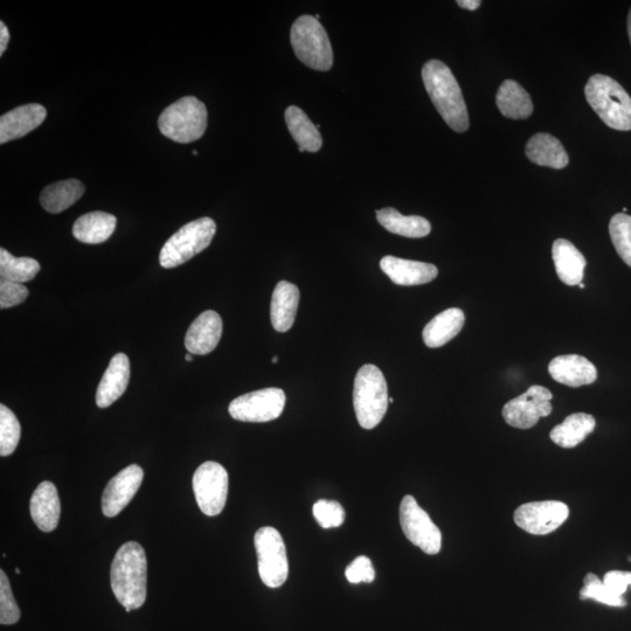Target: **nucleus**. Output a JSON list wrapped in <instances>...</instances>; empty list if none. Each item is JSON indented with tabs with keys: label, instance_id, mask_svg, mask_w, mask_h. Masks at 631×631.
Here are the masks:
<instances>
[{
	"label": "nucleus",
	"instance_id": "22",
	"mask_svg": "<svg viewBox=\"0 0 631 631\" xmlns=\"http://www.w3.org/2000/svg\"><path fill=\"white\" fill-rule=\"evenodd\" d=\"M298 303H300V290L295 284L288 281L276 284L272 304H270V320L277 332H287L293 327Z\"/></svg>",
	"mask_w": 631,
	"mask_h": 631
},
{
	"label": "nucleus",
	"instance_id": "37",
	"mask_svg": "<svg viewBox=\"0 0 631 631\" xmlns=\"http://www.w3.org/2000/svg\"><path fill=\"white\" fill-rule=\"evenodd\" d=\"M29 294L23 283L0 279V308L3 310L24 303Z\"/></svg>",
	"mask_w": 631,
	"mask_h": 631
},
{
	"label": "nucleus",
	"instance_id": "20",
	"mask_svg": "<svg viewBox=\"0 0 631 631\" xmlns=\"http://www.w3.org/2000/svg\"><path fill=\"white\" fill-rule=\"evenodd\" d=\"M31 517L38 529L53 532L58 528L61 503L57 488L52 482H43L33 492L30 504Z\"/></svg>",
	"mask_w": 631,
	"mask_h": 631
},
{
	"label": "nucleus",
	"instance_id": "4",
	"mask_svg": "<svg viewBox=\"0 0 631 631\" xmlns=\"http://www.w3.org/2000/svg\"><path fill=\"white\" fill-rule=\"evenodd\" d=\"M390 398L383 372L376 365L360 367L353 387V405L359 425L364 429L376 428L387 412Z\"/></svg>",
	"mask_w": 631,
	"mask_h": 631
},
{
	"label": "nucleus",
	"instance_id": "7",
	"mask_svg": "<svg viewBox=\"0 0 631 631\" xmlns=\"http://www.w3.org/2000/svg\"><path fill=\"white\" fill-rule=\"evenodd\" d=\"M217 225L211 218H200L186 224L163 246L159 262L165 269L176 268L204 252L216 235Z\"/></svg>",
	"mask_w": 631,
	"mask_h": 631
},
{
	"label": "nucleus",
	"instance_id": "47",
	"mask_svg": "<svg viewBox=\"0 0 631 631\" xmlns=\"http://www.w3.org/2000/svg\"><path fill=\"white\" fill-rule=\"evenodd\" d=\"M16 573H17V574H20L19 568H17Z\"/></svg>",
	"mask_w": 631,
	"mask_h": 631
},
{
	"label": "nucleus",
	"instance_id": "2",
	"mask_svg": "<svg viewBox=\"0 0 631 631\" xmlns=\"http://www.w3.org/2000/svg\"><path fill=\"white\" fill-rule=\"evenodd\" d=\"M422 80L429 97L442 119L456 133L469 129V114L466 101L450 68L439 60L428 61L422 68Z\"/></svg>",
	"mask_w": 631,
	"mask_h": 631
},
{
	"label": "nucleus",
	"instance_id": "3",
	"mask_svg": "<svg viewBox=\"0 0 631 631\" xmlns=\"http://www.w3.org/2000/svg\"><path fill=\"white\" fill-rule=\"evenodd\" d=\"M586 100L607 127L631 130V97L619 82L595 74L585 88Z\"/></svg>",
	"mask_w": 631,
	"mask_h": 631
},
{
	"label": "nucleus",
	"instance_id": "16",
	"mask_svg": "<svg viewBox=\"0 0 631 631\" xmlns=\"http://www.w3.org/2000/svg\"><path fill=\"white\" fill-rule=\"evenodd\" d=\"M46 116V108L37 103L25 104L4 114L0 119V143H9L32 133L43 124Z\"/></svg>",
	"mask_w": 631,
	"mask_h": 631
},
{
	"label": "nucleus",
	"instance_id": "45",
	"mask_svg": "<svg viewBox=\"0 0 631 631\" xmlns=\"http://www.w3.org/2000/svg\"><path fill=\"white\" fill-rule=\"evenodd\" d=\"M579 287H580L581 289H585V284H584V283H580V284H579Z\"/></svg>",
	"mask_w": 631,
	"mask_h": 631
},
{
	"label": "nucleus",
	"instance_id": "24",
	"mask_svg": "<svg viewBox=\"0 0 631 631\" xmlns=\"http://www.w3.org/2000/svg\"><path fill=\"white\" fill-rule=\"evenodd\" d=\"M117 225L113 214L96 211L83 214L75 221L73 235L76 240L88 245H99L112 237Z\"/></svg>",
	"mask_w": 631,
	"mask_h": 631
},
{
	"label": "nucleus",
	"instance_id": "15",
	"mask_svg": "<svg viewBox=\"0 0 631 631\" xmlns=\"http://www.w3.org/2000/svg\"><path fill=\"white\" fill-rule=\"evenodd\" d=\"M223 336V320L216 311L199 315L186 332L185 348L192 355L204 356L217 348Z\"/></svg>",
	"mask_w": 631,
	"mask_h": 631
},
{
	"label": "nucleus",
	"instance_id": "18",
	"mask_svg": "<svg viewBox=\"0 0 631 631\" xmlns=\"http://www.w3.org/2000/svg\"><path fill=\"white\" fill-rule=\"evenodd\" d=\"M549 372L557 383L573 388L591 385L598 379L595 365L579 355L554 358L549 365Z\"/></svg>",
	"mask_w": 631,
	"mask_h": 631
},
{
	"label": "nucleus",
	"instance_id": "21",
	"mask_svg": "<svg viewBox=\"0 0 631 631\" xmlns=\"http://www.w3.org/2000/svg\"><path fill=\"white\" fill-rule=\"evenodd\" d=\"M552 256L559 279L567 286H579L584 280L587 266L585 256L579 249L571 241L558 239L554 241Z\"/></svg>",
	"mask_w": 631,
	"mask_h": 631
},
{
	"label": "nucleus",
	"instance_id": "13",
	"mask_svg": "<svg viewBox=\"0 0 631 631\" xmlns=\"http://www.w3.org/2000/svg\"><path fill=\"white\" fill-rule=\"evenodd\" d=\"M568 516L570 508L565 503L545 501L519 506L513 518L517 526L530 535L545 536L559 529Z\"/></svg>",
	"mask_w": 631,
	"mask_h": 631
},
{
	"label": "nucleus",
	"instance_id": "31",
	"mask_svg": "<svg viewBox=\"0 0 631 631\" xmlns=\"http://www.w3.org/2000/svg\"><path fill=\"white\" fill-rule=\"evenodd\" d=\"M40 263L32 258H16L5 248L0 249V276L2 279L25 283L40 272Z\"/></svg>",
	"mask_w": 631,
	"mask_h": 631
},
{
	"label": "nucleus",
	"instance_id": "39",
	"mask_svg": "<svg viewBox=\"0 0 631 631\" xmlns=\"http://www.w3.org/2000/svg\"><path fill=\"white\" fill-rule=\"evenodd\" d=\"M603 582L614 594L623 596L628 587H631V572L610 571L606 573Z\"/></svg>",
	"mask_w": 631,
	"mask_h": 631
},
{
	"label": "nucleus",
	"instance_id": "36",
	"mask_svg": "<svg viewBox=\"0 0 631 631\" xmlns=\"http://www.w3.org/2000/svg\"><path fill=\"white\" fill-rule=\"evenodd\" d=\"M312 512H314L317 523L323 529L339 528L345 520L343 506L335 501H327V499H321V501L316 502Z\"/></svg>",
	"mask_w": 631,
	"mask_h": 631
},
{
	"label": "nucleus",
	"instance_id": "11",
	"mask_svg": "<svg viewBox=\"0 0 631 631\" xmlns=\"http://www.w3.org/2000/svg\"><path fill=\"white\" fill-rule=\"evenodd\" d=\"M286 406V394L281 388H263L241 395L228 407L234 420L242 422H269L277 418Z\"/></svg>",
	"mask_w": 631,
	"mask_h": 631
},
{
	"label": "nucleus",
	"instance_id": "19",
	"mask_svg": "<svg viewBox=\"0 0 631 631\" xmlns=\"http://www.w3.org/2000/svg\"><path fill=\"white\" fill-rule=\"evenodd\" d=\"M130 380V362L127 355L117 353L110 360L106 372H104L96 392V405L100 408H108L119 400L127 391Z\"/></svg>",
	"mask_w": 631,
	"mask_h": 631
},
{
	"label": "nucleus",
	"instance_id": "28",
	"mask_svg": "<svg viewBox=\"0 0 631 631\" xmlns=\"http://www.w3.org/2000/svg\"><path fill=\"white\" fill-rule=\"evenodd\" d=\"M85 191V185L78 179L61 180L45 187L40 194V204L48 213L58 214L74 205Z\"/></svg>",
	"mask_w": 631,
	"mask_h": 631
},
{
	"label": "nucleus",
	"instance_id": "17",
	"mask_svg": "<svg viewBox=\"0 0 631 631\" xmlns=\"http://www.w3.org/2000/svg\"><path fill=\"white\" fill-rule=\"evenodd\" d=\"M380 268L398 286H421L432 282L438 277L439 269L432 263L405 260L385 256L380 261Z\"/></svg>",
	"mask_w": 631,
	"mask_h": 631
},
{
	"label": "nucleus",
	"instance_id": "30",
	"mask_svg": "<svg viewBox=\"0 0 631 631\" xmlns=\"http://www.w3.org/2000/svg\"><path fill=\"white\" fill-rule=\"evenodd\" d=\"M286 123L289 133L298 144V150L317 152L322 148L323 140L320 130L302 109L296 106L289 107L286 110Z\"/></svg>",
	"mask_w": 631,
	"mask_h": 631
},
{
	"label": "nucleus",
	"instance_id": "14",
	"mask_svg": "<svg viewBox=\"0 0 631 631\" xmlns=\"http://www.w3.org/2000/svg\"><path fill=\"white\" fill-rule=\"evenodd\" d=\"M144 471L137 464H131L114 476L102 495V512L109 518L116 517L127 508L140 489Z\"/></svg>",
	"mask_w": 631,
	"mask_h": 631
},
{
	"label": "nucleus",
	"instance_id": "29",
	"mask_svg": "<svg viewBox=\"0 0 631 631\" xmlns=\"http://www.w3.org/2000/svg\"><path fill=\"white\" fill-rule=\"evenodd\" d=\"M377 219L386 231L405 238H425L432 231V225L427 219L419 216H402L392 207L377 211Z\"/></svg>",
	"mask_w": 631,
	"mask_h": 631
},
{
	"label": "nucleus",
	"instance_id": "40",
	"mask_svg": "<svg viewBox=\"0 0 631 631\" xmlns=\"http://www.w3.org/2000/svg\"><path fill=\"white\" fill-rule=\"evenodd\" d=\"M10 43V32L4 22H0V55H4Z\"/></svg>",
	"mask_w": 631,
	"mask_h": 631
},
{
	"label": "nucleus",
	"instance_id": "41",
	"mask_svg": "<svg viewBox=\"0 0 631 631\" xmlns=\"http://www.w3.org/2000/svg\"><path fill=\"white\" fill-rule=\"evenodd\" d=\"M457 5H459L462 9L475 11L480 8L482 2H480V0H459V2H457Z\"/></svg>",
	"mask_w": 631,
	"mask_h": 631
},
{
	"label": "nucleus",
	"instance_id": "5",
	"mask_svg": "<svg viewBox=\"0 0 631 631\" xmlns=\"http://www.w3.org/2000/svg\"><path fill=\"white\" fill-rule=\"evenodd\" d=\"M207 109L197 97L185 96L172 103L159 116L161 133L177 143L187 144L200 140L207 128Z\"/></svg>",
	"mask_w": 631,
	"mask_h": 631
},
{
	"label": "nucleus",
	"instance_id": "44",
	"mask_svg": "<svg viewBox=\"0 0 631 631\" xmlns=\"http://www.w3.org/2000/svg\"><path fill=\"white\" fill-rule=\"evenodd\" d=\"M279 363V357L275 356L273 358V364Z\"/></svg>",
	"mask_w": 631,
	"mask_h": 631
},
{
	"label": "nucleus",
	"instance_id": "34",
	"mask_svg": "<svg viewBox=\"0 0 631 631\" xmlns=\"http://www.w3.org/2000/svg\"><path fill=\"white\" fill-rule=\"evenodd\" d=\"M581 600H594L610 607L627 606V601L623 596L614 594L605 585L598 575L588 573L584 580V587L580 591Z\"/></svg>",
	"mask_w": 631,
	"mask_h": 631
},
{
	"label": "nucleus",
	"instance_id": "23",
	"mask_svg": "<svg viewBox=\"0 0 631 631\" xmlns=\"http://www.w3.org/2000/svg\"><path fill=\"white\" fill-rule=\"evenodd\" d=\"M464 323H466V315L461 309H447L436 315L426 325L424 332H422V338H424L428 348H441L460 334Z\"/></svg>",
	"mask_w": 631,
	"mask_h": 631
},
{
	"label": "nucleus",
	"instance_id": "10",
	"mask_svg": "<svg viewBox=\"0 0 631 631\" xmlns=\"http://www.w3.org/2000/svg\"><path fill=\"white\" fill-rule=\"evenodd\" d=\"M400 524L409 542L418 546L425 553L434 556L441 551L442 535L440 529L411 495L402 499Z\"/></svg>",
	"mask_w": 631,
	"mask_h": 631
},
{
	"label": "nucleus",
	"instance_id": "48",
	"mask_svg": "<svg viewBox=\"0 0 631 631\" xmlns=\"http://www.w3.org/2000/svg\"><path fill=\"white\" fill-rule=\"evenodd\" d=\"M629 560L631 561V557L629 558Z\"/></svg>",
	"mask_w": 631,
	"mask_h": 631
},
{
	"label": "nucleus",
	"instance_id": "25",
	"mask_svg": "<svg viewBox=\"0 0 631 631\" xmlns=\"http://www.w3.org/2000/svg\"><path fill=\"white\" fill-rule=\"evenodd\" d=\"M526 156L532 163L556 170L564 169L570 163L563 144L550 134H537L526 144Z\"/></svg>",
	"mask_w": 631,
	"mask_h": 631
},
{
	"label": "nucleus",
	"instance_id": "9",
	"mask_svg": "<svg viewBox=\"0 0 631 631\" xmlns=\"http://www.w3.org/2000/svg\"><path fill=\"white\" fill-rule=\"evenodd\" d=\"M227 470L217 462L208 461L193 476V491L201 512L214 517L223 512L228 496Z\"/></svg>",
	"mask_w": 631,
	"mask_h": 631
},
{
	"label": "nucleus",
	"instance_id": "35",
	"mask_svg": "<svg viewBox=\"0 0 631 631\" xmlns=\"http://www.w3.org/2000/svg\"><path fill=\"white\" fill-rule=\"evenodd\" d=\"M20 619V609L13 596L8 575L0 571V623L3 626L15 624Z\"/></svg>",
	"mask_w": 631,
	"mask_h": 631
},
{
	"label": "nucleus",
	"instance_id": "42",
	"mask_svg": "<svg viewBox=\"0 0 631 631\" xmlns=\"http://www.w3.org/2000/svg\"><path fill=\"white\" fill-rule=\"evenodd\" d=\"M628 34H629V39H630V44H631V9L629 11V16H628Z\"/></svg>",
	"mask_w": 631,
	"mask_h": 631
},
{
	"label": "nucleus",
	"instance_id": "27",
	"mask_svg": "<svg viewBox=\"0 0 631 631\" xmlns=\"http://www.w3.org/2000/svg\"><path fill=\"white\" fill-rule=\"evenodd\" d=\"M596 421L594 416L586 413H575L567 416L563 424L554 427L550 433L551 440L561 448H574L594 432Z\"/></svg>",
	"mask_w": 631,
	"mask_h": 631
},
{
	"label": "nucleus",
	"instance_id": "8",
	"mask_svg": "<svg viewBox=\"0 0 631 631\" xmlns=\"http://www.w3.org/2000/svg\"><path fill=\"white\" fill-rule=\"evenodd\" d=\"M260 578L267 587L279 588L287 581L289 564L281 533L270 526L255 533Z\"/></svg>",
	"mask_w": 631,
	"mask_h": 631
},
{
	"label": "nucleus",
	"instance_id": "46",
	"mask_svg": "<svg viewBox=\"0 0 631 631\" xmlns=\"http://www.w3.org/2000/svg\"><path fill=\"white\" fill-rule=\"evenodd\" d=\"M393 402H394V399L390 398V404H393Z\"/></svg>",
	"mask_w": 631,
	"mask_h": 631
},
{
	"label": "nucleus",
	"instance_id": "1",
	"mask_svg": "<svg viewBox=\"0 0 631 631\" xmlns=\"http://www.w3.org/2000/svg\"><path fill=\"white\" fill-rule=\"evenodd\" d=\"M148 561L143 547L136 542L121 546L110 570V585L117 601L131 610L140 609L147 600Z\"/></svg>",
	"mask_w": 631,
	"mask_h": 631
},
{
	"label": "nucleus",
	"instance_id": "12",
	"mask_svg": "<svg viewBox=\"0 0 631 631\" xmlns=\"http://www.w3.org/2000/svg\"><path fill=\"white\" fill-rule=\"evenodd\" d=\"M553 394L543 386H531L528 391L512 399L503 407L506 424L518 429H530L542 418L549 416L553 407Z\"/></svg>",
	"mask_w": 631,
	"mask_h": 631
},
{
	"label": "nucleus",
	"instance_id": "43",
	"mask_svg": "<svg viewBox=\"0 0 631 631\" xmlns=\"http://www.w3.org/2000/svg\"><path fill=\"white\" fill-rule=\"evenodd\" d=\"M186 362H192L193 360V356L192 353H187V355L185 356Z\"/></svg>",
	"mask_w": 631,
	"mask_h": 631
},
{
	"label": "nucleus",
	"instance_id": "32",
	"mask_svg": "<svg viewBox=\"0 0 631 631\" xmlns=\"http://www.w3.org/2000/svg\"><path fill=\"white\" fill-rule=\"evenodd\" d=\"M22 436V427L15 413L5 405H0V455L10 456L16 452Z\"/></svg>",
	"mask_w": 631,
	"mask_h": 631
},
{
	"label": "nucleus",
	"instance_id": "26",
	"mask_svg": "<svg viewBox=\"0 0 631 631\" xmlns=\"http://www.w3.org/2000/svg\"><path fill=\"white\" fill-rule=\"evenodd\" d=\"M496 103L499 112L512 120H525L533 113L531 96L513 80H505L498 89Z\"/></svg>",
	"mask_w": 631,
	"mask_h": 631
},
{
	"label": "nucleus",
	"instance_id": "33",
	"mask_svg": "<svg viewBox=\"0 0 631 631\" xmlns=\"http://www.w3.org/2000/svg\"><path fill=\"white\" fill-rule=\"evenodd\" d=\"M609 234L620 258L631 267V217L627 213H617L610 220Z\"/></svg>",
	"mask_w": 631,
	"mask_h": 631
},
{
	"label": "nucleus",
	"instance_id": "38",
	"mask_svg": "<svg viewBox=\"0 0 631 631\" xmlns=\"http://www.w3.org/2000/svg\"><path fill=\"white\" fill-rule=\"evenodd\" d=\"M345 575L346 579H348L351 584H360V582L371 584L374 578H376L372 561L364 556L353 560L348 568H346Z\"/></svg>",
	"mask_w": 631,
	"mask_h": 631
},
{
	"label": "nucleus",
	"instance_id": "6",
	"mask_svg": "<svg viewBox=\"0 0 631 631\" xmlns=\"http://www.w3.org/2000/svg\"><path fill=\"white\" fill-rule=\"evenodd\" d=\"M296 57L315 71L327 72L334 65V52L327 31L315 17L302 16L290 32Z\"/></svg>",
	"mask_w": 631,
	"mask_h": 631
}]
</instances>
